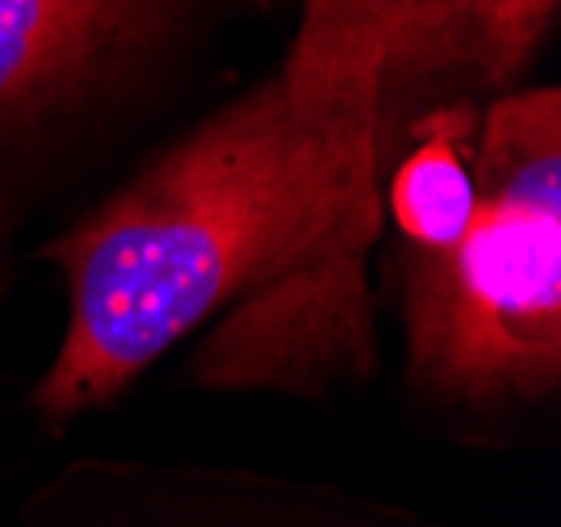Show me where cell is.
Listing matches in <instances>:
<instances>
[{
  "mask_svg": "<svg viewBox=\"0 0 561 527\" xmlns=\"http://www.w3.org/2000/svg\"><path fill=\"white\" fill-rule=\"evenodd\" d=\"M374 110H310L280 68L47 248L68 331L30 406L68 423L243 298L197 356L218 390H319L369 365Z\"/></svg>",
  "mask_w": 561,
  "mask_h": 527,
  "instance_id": "1",
  "label": "cell"
},
{
  "mask_svg": "<svg viewBox=\"0 0 561 527\" xmlns=\"http://www.w3.org/2000/svg\"><path fill=\"white\" fill-rule=\"evenodd\" d=\"M478 206L445 252L402 255L411 386L448 406L540 402L561 381V101L503 92L478 117Z\"/></svg>",
  "mask_w": 561,
  "mask_h": 527,
  "instance_id": "2",
  "label": "cell"
},
{
  "mask_svg": "<svg viewBox=\"0 0 561 527\" xmlns=\"http://www.w3.org/2000/svg\"><path fill=\"white\" fill-rule=\"evenodd\" d=\"M202 0H0V135L38 130L181 38Z\"/></svg>",
  "mask_w": 561,
  "mask_h": 527,
  "instance_id": "3",
  "label": "cell"
},
{
  "mask_svg": "<svg viewBox=\"0 0 561 527\" xmlns=\"http://www.w3.org/2000/svg\"><path fill=\"white\" fill-rule=\"evenodd\" d=\"M561 0H381L374 50L377 151L402 101L507 89L533 64Z\"/></svg>",
  "mask_w": 561,
  "mask_h": 527,
  "instance_id": "4",
  "label": "cell"
},
{
  "mask_svg": "<svg viewBox=\"0 0 561 527\" xmlns=\"http://www.w3.org/2000/svg\"><path fill=\"white\" fill-rule=\"evenodd\" d=\"M478 110L469 101H448L411 122L407 135L415 147L390 172L386 206L407 252H445L461 239V230L478 206V176H473V138Z\"/></svg>",
  "mask_w": 561,
  "mask_h": 527,
  "instance_id": "5",
  "label": "cell"
},
{
  "mask_svg": "<svg viewBox=\"0 0 561 527\" xmlns=\"http://www.w3.org/2000/svg\"><path fill=\"white\" fill-rule=\"evenodd\" d=\"M377 13L381 0H302L285 76L306 92L360 89L374 76Z\"/></svg>",
  "mask_w": 561,
  "mask_h": 527,
  "instance_id": "6",
  "label": "cell"
}]
</instances>
